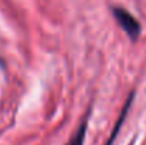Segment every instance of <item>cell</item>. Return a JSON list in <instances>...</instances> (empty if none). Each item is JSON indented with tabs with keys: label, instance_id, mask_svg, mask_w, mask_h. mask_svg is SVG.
Segmentation results:
<instances>
[{
	"label": "cell",
	"instance_id": "3957f363",
	"mask_svg": "<svg viewBox=\"0 0 146 145\" xmlns=\"http://www.w3.org/2000/svg\"><path fill=\"white\" fill-rule=\"evenodd\" d=\"M88 118H90V111L85 114L82 122L80 124L78 130L75 131V134L70 138V141L65 145H84L85 141V135H87V127H88Z\"/></svg>",
	"mask_w": 146,
	"mask_h": 145
},
{
	"label": "cell",
	"instance_id": "7a4b0ae2",
	"mask_svg": "<svg viewBox=\"0 0 146 145\" xmlns=\"http://www.w3.org/2000/svg\"><path fill=\"white\" fill-rule=\"evenodd\" d=\"M133 97H135V93H131V94H129L126 102H125V105H123V110L121 111V115H119V118H118V122L115 124V127H113V130H112V134H111V137H109L106 145H112L115 137L118 135V132H119V130H121V127H122V124H123V121H125V117H126V114H128V111H129V108H131V105H132Z\"/></svg>",
	"mask_w": 146,
	"mask_h": 145
},
{
	"label": "cell",
	"instance_id": "6da1fadb",
	"mask_svg": "<svg viewBox=\"0 0 146 145\" xmlns=\"http://www.w3.org/2000/svg\"><path fill=\"white\" fill-rule=\"evenodd\" d=\"M112 14H113L115 20L118 21L119 27H121L132 40H136V39L141 36L142 27H141L139 21H138L129 11H126V10L122 9V7H113V9H112Z\"/></svg>",
	"mask_w": 146,
	"mask_h": 145
}]
</instances>
